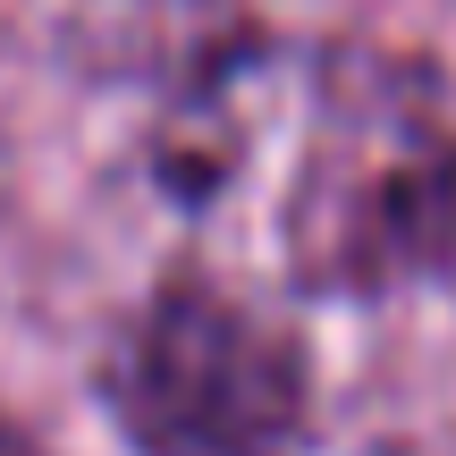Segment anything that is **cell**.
I'll return each instance as SVG.
<instances>
[{
    "label": "cell",
    "mask_w": 456,
    "mask_h": 456,
    "mask_svg": "<svg viewBox=\"0 0 456 456\" xmlns=\"http://www.w3.org/2000/svg\"><path fill=\"white\" fill-rule=\"evenodd\" d=\"M68 34L85 68L144 85L169 110H203L271 51L254 0H68Z\"/></svg>",
    "instance_id": "cell-3"
},
{
    "label": "cell",
    "mask_w": 456,
    "mask_h": 456,
    "mask_svg": "<svg viewBox=\"0 0 456 456\" xmlns=\"http://www.w3.org/2000/svg\"><path fill=\"white\" fill-rule=\"evenodd\" d=\"M118 456H305L313 355L220 271L169 262L94 363Z\"/></svg>",
    "instance_id": "cell-2"
},
{
    "label": "cell",
    "mask_w": 456,
    "mask_h": 456,
    "mask_svg": "<svg viewBox=\"0 0 456 456\" xmlns=\"http://www.w3.org/2000/svg\"><path fill=\"white\" fill-rule=\"evenodd\" d=\"M296 296L380 305L406 288H456V110L414 60L346 51L322 85L288 212Z\"/></svg>",
    "instance_id": "cell-1"
}]
</instances>
